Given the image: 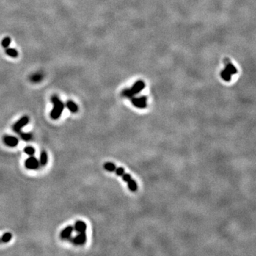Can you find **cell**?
Instances as JSON below:
<instances>
[{"label":"cell","instance_id":"6da1fadb","mask_svg":"<svg viewBox=\"0 0 256 256\" xmlns=\"http://www.w3.org/2000/svg\"><path fill=\"white\" fill-rule=\"evenodd\" d=\"M51 102L53 104V109L50 112V117L54 120H56L59 119L62 115L65 108V104L61 100L59 96L56 95L51 96Z\"/></svg>","mask_w":256,"mask_h":256},{"label":"cell","instance_id":"7a4b0ae2","mask_svg":"<svg viewBox=\"0 0 256 256\" xmlns=\"http://www.w3.org/2000/svg\"><path fill=\"white\" fill-rule=\"evenodd\" d=\"M114 172H115V174H117V176H119V177H121L122 178L123 180L128 184L129 189L132 192L137 191L138 189L137 182L132 179L130 174L125 172L124 169L122 167H116Z\"/></svg>","mask_w":256,"mask_h":256},{"label":"cell","instance_id":"3957f363","mask_svg":"<svg viewBox=\"0 0 256 256\" xmlns=\"http://www.w3.org/2000/svg\"><path fill=\"white\" fill-rule=\"evenodd\" d=\"M30 122V118L29 116L27 115H23L21 118H19L18 120L12 126V130L14 132L16 133H19L20 132H21V130L26 127L27 125Z\"/></svg>","mask_w":256,"mask_h":256},{"label":"cell","instance_id":"277c9868","mask_svg":"<svg viewBox=\"0 0 256 256\" xmlns=\"http://www.w3.org/2000/svg\"><path fill=\"white\" fill-rule=\"evenodd\" d=\"M69 241L71 242L74 246H83L87 241L86 232L83 233H78L75 237L70 238Z\"/></svg>","mask_w":256,"mask_h":256},{"label":"cell","instance_id":"5b68a950","mask_svg":"<svg viewBox=\"0 0 256 256\" xmlns=\"http://www.w3.org/2000/svg\"><path fill=\"white\" fill-rule=\"evenodd\" d=\"M24 164L27 169L29 170L38 169L40 167L39 159L34 156H29V157L26 159Z\"/></svg>","mask_w":256,"mask_h":256},{"label":"cell","instance_id":"8992f818","mask_svg":"<svg viewBox=\"0 0 256 256\" xmlns=\"http://www.w3.org/2000/svg\"><path fill=\"white\" fill-rule=\"evenodd\" d=\"M3 142L7 147H15L19 143V138L13 135H4L3 137Z\"/></svg>","mask_w":256,"mask_h":256},{"label":"cell","instance_id":"52a82bcc","mask_svg":"<svg viewBox=\"0 0 256 256\" xmlns=\"http://www.w3.org/2000/svg\"><path fill=\"white\" fill-rule=\"evenodd\" d=\"M143 88H144V84L142 83L141 82H139L136 83L132 89L126 90V91L125 90V91L123 92V95L128 98H132L133 97L134 95H135L136 93H138V92L140 91Z\"/></svg>","mask_w":256,"mask_h":256},{"label":"cell","instance_id":"ba28073f","mask_svg":"<svg viewBox=\"0 0 256 256\" xmlns=\"http://www.w3.org/2000/svg\"><path fill=\"white\" fill-rule=\"evenodd\" d=\"M73 226H68L66 228H64L61 231L60 233V238L63 241H68L69 239L71 238L72 233L73 232Z\"/></svg>","mask_w":256,"mask_h":256},{"label":"cell","instance_id":"9c48e42d","mask_svg":"<svg viewBox=\"0 0 256 256\" xmlns=\"http://www.w3.org/2000/svg\"><path fill=\"white\" fill-rule=\"evenodd\" d=\"M132 103L134 106L138 108H145L147 107V98L145 96L139 98H133L132 99Z\"/></svg>","mask_w":256,"mask_h":256},{"label":"cell","instance_id":"30bf717a","mask_svg":"<svg viewBox=\"0 0 256 256\" xmlns=\"http://www.w3.org/2000/svg\"><path fill=\"white\" fill-rule=\"evenodd\" d=\"M73 229L77 233H83L86 232L87 230V224L83 221L78 220L74 223Z\"/></svg>","mask_w":256,"mask_h":256},{"label":"cell","instance_id":"8fae6325","mask_svg":"<svg viewBox=\"0 0 256 256\" xmlns=\"http://www.w3.org/2000/svg\"><path fill=\"white\" fill-rule=\"evenodd\" d=\"M39 164L41 167H45L48 164V153L46 150H42L40 153V157H39Z\"/></svg>","mask_w":256,"mask_h":256},{"label":"cell","instance_id":"7c38bea8","mask_svg":"<svg viewBox=\"0 0 256 256\" xmlns=\"http://www.w3.org/2000/svg\"><path fill=\"white\" fill-rule=\"evenodd\" d=\"M44 75H43V73L41 72H36L30 76L29 80L31 82L34 83H40L41 81L43 79Z\"/></svg>","mask_w":256,"mask_h":256},{"label":"cell","instance_id":"4fadbf2b","mask_svg":"<svg viewBox=\"0 0 256 256\" xmlns=\"http://www.w3.org/2000/svg\"><path fill=\"white\" fill-rule=\"evenodd\" d=\"M65 106L66 107V108L68 109V110L72 113H76L78 111V106L76 104L75 102L71 100H69L66 103Z\"/></svg>","mask_w":256,"mask_h":256},{"label":"cell","instance_id":"5bb4252c","mask_svg":"<svg viewBox=\"0 0 256 256\" xmlns=\"http://www.w3.org/2000/svg\"><path fill=\"white\" fill-rule=\"evenodd\" d=\"M103 167L106 171H108L109 172H114L115 169L116 168L115 164L114 163L111 162V161H107L105 162L104 165H103Z\"/></svg>","mask_w":256,"mask_h":256},{"label":"cell","instance_id":"9a60e30c","mask_svg":"<svg viewBox=\"0 0 256 256\" xmlns=\"http://www.w3.org/2000/svg\"><path fill=\"white\" fill-rule=\"evenodd\" d=\"M5 53H6L7 55L12 58H17L19 56V53L17 51L12 48H7L5 50Z\"/></svg>","mask_w":256,"mask_h":256},{"label":"cell","instance_id":"2e32d148","mask_svg":"<svg viewBox=\"0 0 256 256\" xmlns=\"http://www.w3.org/2000/svg\"><path fill=\"white\" fill-rule=\"evenodd\" d=\"M12 237H13V235H12V234L10 233V232H6V233H4L2 235H1V237L0 238H1V242L7 243H9L11 240L12 239Z\"/></svg>","mask_w":256,"mask_h":256},{"label":"cell","instance_id":"e0dca14e","mask_svg":"<svg viewBox=\"0 0 256 256\" xmlns=\"http://www.w3.org/2000/svg\"><path fill=\"white\" fill-rule=\"evenodd\" d=\"M20 134V137H21V139H23V141H30L31 139H32V137H33V135H32V133H30V132H19Z\"/></svg>","mask_w":256,"mask_h":256},{"label":"cell","instance_id":"ac0fdd59","mask_svg":"<svg viewBox=\"0 0 256 256\" xmlns=\"http://www.w3.org/2000/svg\"><path fill=\"white\" fill-rule=\"evenodd\" d=\"M23 152L29 156H34L36 153V150L32 146H26L23 149Z\"/></svg>","mask_w":256,"mask_h":256},{"label":"cell","instance_id":"d6986e66","mask_svg":"<svg viewBox=\"0 0 256 256\" xmlns=\"http://www.w3.org/2000/svg\"><path fill=\"white\" fill-rule=\"evenodd\" d=\"M11 41H12V40L9 36H6V37H4L2 39V41H1V46H2L4 48H8L9 46L10 45Z\"/></svg>","mask_w":256,"mask_h":256},{"label":"cell","instance_id":"ffe728a7","mask_svg":"<svg viewBox=\"0 0 256 256\" xmlns=\"http://www.w3.org/2000/svg\"><path fill=\"white\" fill-rule=\"evenodd\" d=\"M0 243H1V238H0Z\"/></svg>","mask_w":256,"mask_h":256}]
</instances>
